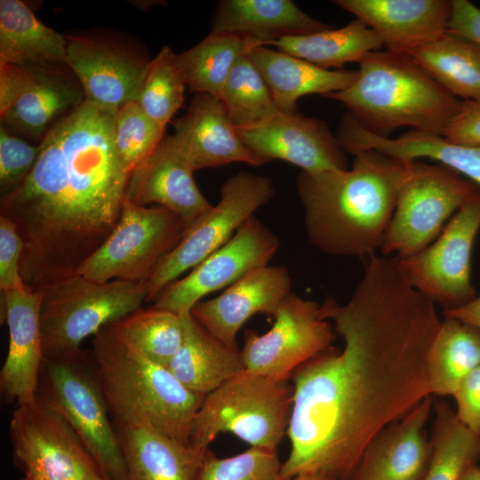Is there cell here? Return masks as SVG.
I'll use <instances>...</instances> for the list:
<instances>
[{"instance_id":"cell-1","label":"cell","mask_w":480,"mask_h":480,"mask_svg":"<svg viewBox=\"0 0 480 480\" xmlns=\"http://www.w3.org/2000/svg\"><path fill=\"white\" fill-rule=\"evenodd\" d=\"M366 259L349 300L322 303L343 348H331L291 377L283 480L307 473L352 480L370 441L432 395L430 359L442 322L436 304L408 284L396 257Z\"/></svg>"},{"instance_id":"cell-2","label":"cell","mask_w":480,"mask_h":480,"mask_svg":"<svg viewBox=\"0 0 480 480\" xmlns=\"http://www.w3.org/2000/svg\"><path fill=\"white\" fill-rule=\"evenodd\" d=\"M114 116L84 100L46 132L28 175L1 196L0 216L22 238L20 274L32 290L76 275L120 220L130 174L115 148Z\"/></svg>"},{"instance_id":"cell-3","label":"cell","mask_w":480,"mask_h":480,"mask_svg":"<svg viewBox=\"0 0 480 480\" xmlns=\"http://www.w3.org/2000/svg\"><path fill=\"white\" fill-rule=\"evenodd\" d=\"M354 156L350 168L297 177L306 235L326 255L368 258L380 249L414 162L372 149Z\"/></svg>"},{"instance_id":"cell-4","label":"cell","mask_w":480,"mask_h":480,"mask_svg":"<svg viewBox=\"0 0 480 480\" xmlns=\"http://www.w3.org/2000/svg\"><path fill=\"white\" fill-rule=\"evenodd\" d=\"M92 363L112 421L147 425L190 445V436L205 396L183 386L124 340L110 325L92 340Z\"/></svg>"},{"instance_id":"cell-5","label":"cell","mask_w":480,"mask_h":480,"mask_svg":"<svg viewBox=\"0 0 480 480\" xmlns=\"http://www.w3.org/2000/svg\"><path fill=\"white\" fill-rule=\"evenodd\" d=\"M356 81L325 97L343 104L367 131L388 137L396 128L441 135L460 100L409 54L373 51L358 62Z\"/></svg>"},{"instance_id":"cell-6","label":"cell","mask_w":480,"mask_h":480,"mask_svg":"<svg viewBox=\"0 0 480 480\" xmlns=\"http://www.w3.org/2000/svg\"><path fill=\"white\" fill-rule=\"evenodd\" d=\"M293 404L291 379L247 370L205 396L195 417L190 445L206 450L220 433L251 447L276 451L287 434Z\"/></svg>"},{"instance_id":"cell-7","label":"cell","mask_w":480,"mask_h":480,"mask_svg":"<svg viewBox=\"0 0 480 480\" xmlns=\"http://www.w3.org/2000/svg\"><path fill=\"white\" fill-rule=\"evenodd\" d=\"M42 289L40 324L47 359L77 355L86 337L140 308L147 296L144 283H102L78 274Z\"/></svg>"},{"instance_id":"cell-8","label":"cell","mask_w":480,"mask_h":480,"mask_svg":"<svg viewBox=\"0 0 480 480\" xmlns=\"http://www.w3.org/2000/svg\"><path fill=\"white\" fill-rule=\"evenodd\" d=\"M80 436L108 480H127L113 421L94 372L91 350L64 359L44 358L36 395Z\"/></svg>"},{"instance_id":"cell-9","label":"cell","mask_w":480,"mask_h":480,"mask_svg":"<svg viewBox=\"0 0 480 480\" xmlns=\"http://www.w3.org/2000/svg\"><path fill=\"white\" fill-rule=\"evenodd\" d=\"M478 187L442 164L414 160L402 185L396 209L380 252L404 259L414 255L441 234L444 228Z\"/></svg>"},{"instance_id":"cell-10","label":"cell","mask_w":480,"mask_h":480,"mask_svg":"<svg viewBox=\"0 0 480 480\" xmlns=\"http://www.w3.org/2000/svg\"><path fill=\"white\" fill-rule=\"evenodd\" d=\"M274 195L272 180L267 176L240 172L229 177L218 204L187 227L181 240L145 283L146 302L155 301L180 276L224 245Z\"/></svg>"},{"instance_id":"cell-11","label":"cell","mask_w":480,"mask_h":480,"mask_svg":"<svg viewBox=\"0 0 480 480\" xmlns=\"http://www.w3.org/2000/svg\"><path fill=\"white\" fill-rule=\"evenodd\" d=\"M186 228L183 220L165 207L140 206L125 199L116 227L77 274L102 283L145 284Z\"/></svg>"},{"instance_id":"cell-12","label":"cell","mask_w":480,"mask_h":480,"mask_svg":"<svg viewBox=\"0 0 480 480\" xmlns=\"http://www.w3.org/2000/svg\"><path fill=\"white\" fill-rule=\"evenodd\" d=\"M13 457L36 480H108L70 424L37 397L17 405L10 421Z\"/></svg>"},{"instance_id":"cell-13","label":"cell","mask_w":480,"mask_h":480,"mask_svg":"<svg viewBox=\"0 0 480 480\" xmlns=\"http://www.w3.org/2000/svg\"><path fill=\"white\" fill-rule=\"evenodd\" d=\"M479 229L480 188L432 244L408 258H396L403 276L443 311L468 303L476 297L471 283V253Z\"/></svg>"},{"instance_id":"cell-14","label":"cell","mask_w":480,"mask_h":480,"mask_svg":"<svg viewBox=\"0 0 480 480\" xmlns=\"http://www.w3.org/2000/svg\"><path fill=\"white\" fill-rule=\"evenodd\" d=\"M263 334L247 330L241 359L245 370L278 379H291L305 363L332 348L335 329L323 304L289 293Z\"/></svg>"},{"instance_id":"cell-15","label":"cell","mask_w":480,"mask_h":480,"mask_svg":"<svg viewBox=\"0 0 480 480\" xmlns=\"http://www.w3.org/2000/svg\"><path fill=\"white\" fill-rule=\"evenodd\" d=\"M279 244L278 237L253 215L224 245L170 284L151 306L180 316L190 312L204 296L268 265Z\"/></svg>"},{"instance_id":"cell-16","label":"cell","mask_w":480,"mask_h":480,"mask_svg":"<svg viewBox=\"0 0 480 480\" xmlns=\"http://www.w3.org/2000/svg\"><path fill=\"white\" fill-rule=\"evenodd\" d=\"M67 65L85 100L116 113L137 101L150 60L135 46L105 36H67Z\"/></svg>"},{"instance_id":"cell-17","label":"cell","mask_w":480,"mask_h":480,"mask_svg":"<svg viewBox=\"0 0 480 480\" xmlns=\"http://www.w3.org/2000/svg\"><path fill=\"white\" fill-rule=\"evenodd\" d=\"M236 131L245 146L264 163L279 159L306 173L348 168L346 152L321 119L280 112L269 120Z\"/></svg>"},{"instance_id":"cell-18","label":"cell","mask_w":480,"mask_h":480,"mask_svg":"<svg viewBox=\"0 0 480 480\" xmlns=\"http://www.w3.org/2000/svg\"><path fill=\"white\" fill-rule=\"evenodd\" d=\"M43 289L1 292V323L9 345L0 372V393L6 403H28L36 395L44 361L40 308Z\"/></svg>"},{"instance_id":"cell-19","label":"cell","mask_w":480,"mask_h":480,"mask_svg":"<svg viewBox=\"0 0 480 480\" xmlns=\"http://www.w3.org/2000/svg\"><path fill=\"white\" fill-rule=\"evenodd\" d=\"M291 286L286 267L266 265L251 270L218 297L199 301L190 313L208 332L237 348L236 334L244 324L258 313L273 316Z\"/></svg>"},{"instance_id":"cell-20","label":"cell","mask_w":480,"mask_h":480,"mask_svg":"<svg viewBox=\"0 0 480 480\" xmlns=\"http://www.w3.org/2000/svg\"><path fill=\"white\" fill-rule=\"evenodd\" d=\"M193 169L172 135L130 174L125 199L140 206L160 205L190 226L212 205L201 193Z\"/></svg>"},{"instance_id":"cell-21","label":"cell","mask_w":480,"mask_h":480,"mask_svg":"<svg viewBox=\"0 0 480 480\" xmlns=\"http://www.w3.org/2000/svg\"><path fill=\"white\" fill-rule=\"evenodd\" d=\"M433 405V396H428L382 428L364 449L352 480H422L432 456L424 427Z\"/></svg>"},{"instance_id":"cell-22","label":"cell","mask_w":480,"mask_h":480,"mask_svg":"<svg viewBox=\"0 0 480 480\" xmlns=\"http://www.w3.org/2000/svg\"><path fill=\"white\" fill-rule=\"evenodd\" d=\"M380 36L383 47L407 53L447 31L449 0H336Z\"/></svg>"},{"instance_id":"cell-23","label":"cell","mask_w":480,"mask_h":480,"mask_svg":"<svg viewBox=\"0 0 480 480\" xmlns=\"http://www.w3.org/2000/svg\"><path fill=\"white\" fill-rule=\"evenodd\" d=\"M172 134L193 171L231 163L265 164L240 139L222 102L196 93Z\"/></svg>"},{"instance_id":"cell-24","label":"cell","mask_w":480,"mask_h":480,"mask_svg":"<svg viewBox=\"0 0 480 480\" xmlns=\"http://www.w3.org/2000/svg\"><path fill=\"white\" fill-rule=\"evenodd\" d=\"M336 137L346 153L372 149L402 160L432 159L480 188V146L454 144L441 135L414 130L396 139L381 137L364 129L350 114L342 118Z\"/></svg>"},{"instance_id":"cell-25","label":"cell","mask_w":480,"mask_h":480,"mask_svg":"<svg viewBox=\"0 0 480 480\" xmlns=\"http://www.w3.org/2000/svg\"><path fill=\"white\" fill-rule=\"evenodd\" d=\"M31 83L1 117L7 130L38 139L85 100L84 90L68 67H33Z\"/></svg>"},{"instance_id":"cell-26","label":"cell","mask_w":480,"mask_h":480,"mask_svg":"<svg viewBox=\"0 0 480 480\" xmlns=\"http://www.w3.org/2000/svg\"><path fill=\"white\" fill-rule=\"evenodd\" d=\"M248 56L264 80L281 113L297 112L298 100L307 94L327 96L348 88L357 70L324 69L267 45L253 48Z\"/></svg>"},{"instance_id":"cell-27","label":"cell","mask_w":480,"mask_h":480,"mask_svg":"<svg viewBox=\"0 0 480 480\" xmlns=\"http://www.w3.org/2000/svg\"><path fill=\"white\" fill-rule=\"evenodd\" d=\"M113 424L127 480H195L207 449L183 444L147 425Z\"/></svg>"},{"instance_id":"cell-28","label":"cell","mask_w":480,"mask_h":480,"mask_svg":"<svg viewBox=\"0 0 480 480\" xmlns=\"http://www.w3.org/2000/svg\"><path fill=\"white\" fill-rule=\"evenodd\" d=\"M332 28L290 0H223L218 4L211 32L251 38L268 46L280 38Z\"/></svg>"},{"instance_id":"cell-29","label":"cell","mask_w":480,"mask_h":480,"mask_svg":"<svg viewBox=\"0 0 480 480\" xmlns=\"http://www.w3.org/2000/svg\"><path fill=\"white\" fill-rule=\"evenodd\" d=\"M180 316L183 340L167 369L183 386L206 396L244 370L238 348L208 332L190 312Z\"/></svg>"},{"instance_id":"cell-30","label":"cell","mask_w":480,"mask_h":480,"mask_svg":"<svg viewBox=\"0 0 480 480\" xmlns=\"http://www.w3.org/2000/svg\"><path fill=\"white\" fill-rule=\"evenodd\" d=\"M0 62L68 67L67 38L43 24L24 2L1 0Z\"/></svg>"},{"instance_id":"cell-31","label":"cell","mask_w":480,"mask_h":480,"mask_svg":"<svg viewBox=\"0 0 480 480\" xmlns=\"http://www.w3.org/2000/svg\"><path fill=\"white\" fill-rule=\"evenodd\" d=\"M407 54L455 97L480 100V44L446 31Z\"/></svg>"},{"instance_id":"cell-32","label":"cell","mask_w":480,"mask_h":480,"mask_svg":"<svg viewBox=\"0 0 480 480\" xmlns=\"http://www.w3.org/2000/svg\"><path fill=\"white\" fill-rule=\"evenodd\" d=\"M302 59L324 69H343L345 64L358 62L367 53L383 47L378 34L356 19L344 26L320 32L280 38L268 46Z\"/></svg>"},{"instance_id":"cell-33","label":"cell","mask_w":480,"mask_h":480,"mask_svg":"<svg viewBox=\"0 0 480 480\" xmlns=\"http://www.w3.org/2000/svg\"><path fill=\"white\" fill-rule=\"evenodd\" d=\"M263 43L235 35L210 33L189 50L177 54L186 85L193 92L220 100L226 80L239 58Z\"/></svg>"},{"instance_id":"cell-34","label":"cell","mask_w":480,"mask_h":480,"mask_svg":"<svg viewBox=\"0 0 480 480\" xmlns=\"http://www.w3.org/2000/svg\"><path fill=\"white\" fill-rule=\"evenodd\" d=\"M430 359L432 395L453 396L461 382L480 365V330L444 316Z\"/></svg>"},{"instance_id":"cell-35","label":"cell","mask_w":480,"mask_h":480,"mask_svg":"<svg viewBox=\"0 0 480 480\" xmlns=\"http://www.w3.org/2000/svg\"><path fill=\"white\" fill-rule=\"evenodd\" d=\"M432 456L422 480H460L480 460V434L467 428L445 401L433 405Z\"/></svg>"},{"instance_id":"cell-36","label":"cell","mask_w":480,"mask_h":480,"mask_svg":"<svg viewBox=\"0 0 480 480\" xmlns=\"http://www.w3.org/2000/svg\"><path fill=\"white\" fill-rule=\"evenodd\" d=\"M109 325L145 357L165 367L183 340L181 316L152 306L140 308Z\"/></svg>"},{"instance_id":"cell-37","label":"cell","mask_w":480,"mask_h":480,"mask_svg":"<svg viewBox=\"0 0 480 480\" xmlns=\"http://www.w3.org/2000/svg\"><path fill=\"white\" fill-rule=\"evenodd\" d=\"M220 101L236 129L259 124L280 113L248 53L233 66L223 86Z\"/></svg>"},{"instance_id":"cell-38","label":"cell","mask_w":480,"mask_h":480,"mask_svg":"<svg viewBox=\"0 0 480 480\" xmlns=\"http://www.w3.org/2000/svg\"><path fill=\"white\" fill-rule=\"evenodd\" d=\"M186 83L175 54L164 46L151 60L137 102L157 124H166L181 107Z\"/></svg>"},{"instance_id":"cell-39","label":"cell","mask_w":480,"mask_h":480,"mask_svg":"<svg viewBox=\"0 0 480 480\" xmlns=\"http://www.w3.org/2000/svg\"><path fill=\"white\" fill-rule=\"evenodd\" d=\"M164 130L142 110L137 101L126 103L115 113V148L127 173L131 174L152 154L164 138Z\"/></svg>"},{"instance_id":"cell-40","label":"cell","mask_w":480,"mask_h":480,"mask_svg":"<svg viewBox=\"0 0 480 480\" xmlns=\"http://www.w3.org/2000/svg\"><path fill=\"white\" fill-rule=\"evenodd\" d=\"M276 451L250 447L232 457L219 458L206 450L195 480H283Z\"/></svg>"},{"instance_id":"cell-41","label":"cell","mask_w":480,"mask_h":480,"mask_svg":"<svg viewBox=\"0 0 480 480\" xmlns=\"http://www.w3.org/2000/svg\"><path fill=\"white\" fill-rule=\"evenodd\" d=\"M40 145H31L0 126L1 196L10 193L28 175L40 154Z\"/></svg>"},{"instance_id":"cell-42","label":"cell","mask_w":480,"mask_h":480,"mask_svg":"<svg viewBox=\"0 0 480 480\" xmlns=\"http://www.w3.org/2000/svg\"><path fill=\"white\" fill-rule=\"evenodd\" d=\"M23 241L13 221L0 216V291L32 290L20 274Z\"/></svg>"},{"instance_id":"cell-43","label":"cell","mask_w":480,"mask_h":480,"mask_svg":"<svg viewBox=\"0 0 480 480\" xmlns=\"http://www.w3.org/2000/svg\"><path fill=\"white\" fill-rule=\"evenodd\" d=\"M441 136L454 144L480 146V100H462Z\"/></svg>"},{"instance_id":"cell-44","label":"cell","mask_w":480,"mask_h":480,"mask_svg":"<svg viewBox=\"0 0 480 480\" xmlns=\"http://www.w3.org/2000/svg\"><path fill=\"white\" fill-rule=\"evenodd\" d=\"M452 396L457 404L458 419L480 434V365L467 376Z\"/></svg>"},{"instance_id":"cell-45","label":"cell","mask_w":480,"mask_h":480,"mask_svg":"<svg viewBox=\"0 0 480 480\" xmlns=\"http://www.w3.org/2000/svg\"><path fill=\"white\" fill-rule=\"evenodd\" d=\"M34 68L0 62V116L23 94L32 81Z\"/></svg>"},{"instance_id":"cell-46","label":"cell","mask_w":480,"mask_h":480,"mask_svg":"<svg viewBox=\"0 0 480 480\" xmlns=\"http://www.w3.org/2000/svg\"><path fill=\"white\" fill-rule=\"evenodd\" d=\"M447 32L480 44V8L468 0H452Z\"/></svg>"},{"instance_id":"cell-47","label":"cell","mask_w":480,"mask_h":480,"mask_svg":"<svg viewBox=\"0 0 480 480\" xmlns=\"http://www.w3.org/2000/svg\"><path fill=\"white\" fill-rule=\"evenodd\" d=\"M443 316L459 319L480 330V295L460 308L443 311Z\"/></svg>"},{"instance_id":"cell-48","label":"cell","mask_w":480,"mask_h":480,"mask_svg":"<svg viewBox=\"0 0 480 480\" xmlns=\"http://www.w3.org/2000/svg\"><path fill=\"white\" fill-rule=\"evenodd\" d=\"M289 480H338L333 477L319 474V473H307L300 474Z\"/></svg>"},{"instance_id":"cell-49","label":"cell","mask_w":480,"mask_h":480,"mask_svg":"<svg viewBox=\"0 0 480 480\" xmlns=\"http://www.w3.org/2000/svg\"><path fill=\"white\" fill-rule=\"evenodd\" d=\"M460 480H480V467L477 464L469 467Z\"/></svg>"},{"instance_id":"cell-50","label":"cell","mask_w":480,"mask_h":480,"mask_svg":"<svg viewBox=\"0 0 480 480\" xmlns=\"http://www.w3.org/2000/svg\"><path fill=\"white\" fill-rule=\"evenodd\" d=\"M21 480H36V479H33V478L24 476Z\"/></svg>"}]
</instances>
